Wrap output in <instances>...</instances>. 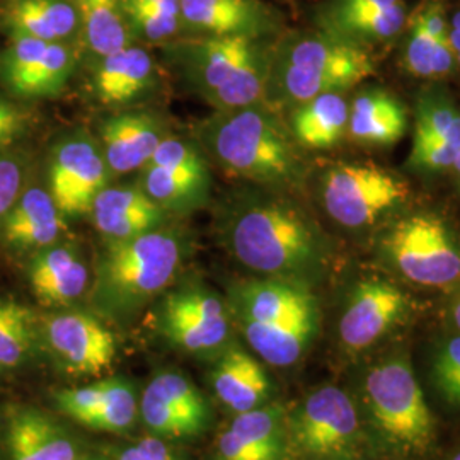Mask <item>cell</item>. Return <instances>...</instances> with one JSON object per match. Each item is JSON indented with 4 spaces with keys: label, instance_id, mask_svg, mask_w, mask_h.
<instances>
[{
    "label": "cell",
    "instance_id": "1",
    "mask_svg": "<svg viewBox=\"0 0 460 460\" xmlns=\"http://www.w3.org/2000/svg\"><path fill=\"white\" fill-rule=\"evenodd\" d=\"M217 229L230 254L264 279L311 287L326 273V234L296 201L263 190H239L220 201Z\"/></svg>",
    "mask_w": 460,
    "mask_h": 460
},
{
    "label": "cell",
    "instance_id": "2",
    "mask_svg": "<svg viewBox=\"0 0 460 460\" xmlns=\"http://www.w3.org/2000/svg\"><path fill=\"white\" fill-rule=\"evenodd\" d=\"M197 135L199 147L237 178L283 188L296 186L304 176L296 138L266 104L215 111Z\"/></svg>",
    "mask_w": 460,
    "mask_h": 460
},
{
    "label": "cell",
    "instance_id": "3",
    "mask_svg": "<svg viewBox=\"0 0 460 460\" xmlns=\"http://www.w3.org/2000/svg\"><path fill=\"white\" fill-rule=\"evenodd\" d=\"M377 72L370 49L336 36L294 34L271 49L264 104L296 108L326 93H346Z\"/></svg>",
    "mask_w": 460,
    "mask_h": 460
},
{
    "label": "cell",
    "instance_id": "4",
    "mask_svg": "<svg viewBox=\"0 0 460 460\" xmlns=\"http://www.w3.org/2000/svg\"><path fill=\"white\" fill-rule=\"evenodd\" d=\"M182 252L181 234L164 227L132 239L104 241L96 264V305L113 315H128L144 307L174 279Z\"/></svg>",
    "mask_w": 460,
    "mask_h": 460
},
{
    "label": "cell",
    "instance_id": "5",
    "mask_svg": "<svg viewBox=\"0 0 460 460\" xmlns=\"http://www.w3.org/2000/svg\"><path fill=\"white\" fill-rule=\"evenodd\" d=\"M362 394L368 423L384 444L401 456L427 454L435 418L408 357L376 363L363 377Z\"/></svg>",
    "mask_w": 460,
    "mask_h": 460
},
{
    "label": "cell",
    "instance_id": "6",
    "mask_svg": "<svg viewBox=\"0 0 460 460\" xmlns=\"http://www.w3.org/2000/svg\"><path fill=\"white\" fill-rule=\"evenodd\" d=\"M378 252L399 277L447 290L460 283V235L435 212L395 218L378 239Z\"/></svg>",
    "mask_w": 460,
    "mask_h": 460
},
{
    "label": "cell",
    "instance_id": "7",
    "mask_svg": "<svg viewBox=\"0 0 460 460\" xmlns=\"http://www.w3.org/2000/svg\"><path fill=\"white\" fill-rule=\"evenodd\" d=\"M326 214L341 227L363 230L399 214L411 199L410 184L376 164L329 165L319 181Z\"/></svg>",
    "mask_w": 460,
    "mask_h": 460
},
{
    "label": "cell",
    "instance_id": "8",
    "mask_svg": "<svg viewBox=\"0 0 460 460\" xmlns=\"http://www.w3.org/2000/svg\"><path fill=\"white\" fill-rule=\"evenodd\" d=\"M296 448L314 457H345L360 440V416L343 389L324 385L307 395L287 421Z\"/></svg>",
    "mask_w": 460,
    "mask_h": 460
},
{
    "label": "cell",
    "instance_id": "9",
    "mask_svg": "<svg viewBox=\"0 0 460 460\" xmlns=\"http://www.w3.org/2000/svg\"><path fill=\"white\" fill-rule=\"evenodd\" d=\"M110 178L102 148L89 133L66 135L49 154V195L68 220L91 212L96 197L110 186Z\"/></svg>",
    "mask_w": 460,
    "mask_h": 460
},
{
    "label": "cell",
    "instance_id": "10",
    "mask_svg": "<svg viewBox=\"0 0 460 460\" xmlns=\"http://www.w3.org/2000/svg\"><path fill=\"white\" fill-rule=\"evenodd\" d=\"M410 296L389 279H363L346 296L340 317V341L348 353H360L384 340L411 314Z\"/></svg>",
    "mask_w": 460,
    "mask_h": 460
},
{
    "label": "cell",
    "instance_id": "11",
    "mask_svg": "<svg viewBox=\"0 0 460 460\" xmlns=\"http://www.w3.org/2000/svg\"><path fill=\"white\" fill-rule=\"evenodd\" d=\"M263 40L246 36H203L174 49L184 83L212 108L234 77L263 49Z\"/></svg>",
    "mask_w": 460,
    "mask_h": 460
},
{
    "label": "cell",
    "instance_id": "12",
    "mask_svg": "<svg viewBox=\"0 0 460 460\" xmlns=\"http://www.w3.org/2000/svg\"><path fill=\"white\" fill-rule=\"evenodd\" d=\"M159 321L165 336L188 351L220 348L230 334L226 304L201 287H182L171 292L161 305Z\"/></svg>",
    "mask_w": 460,
    "mask_h": 460
},
{
    "label": "cell",
    "instance_id": "13",
    "mask_svg": "<svg viewBox=\"0 0 460 460\" xmlns=\"http://www.w3.org/2000/svg\"><path fill=\"white\" fill-rule=\"evenodd\" d=\"M41 334L70 372L94 376L115 360V334L91 314H53L41 323Z\"/></svg>",
    "mask_w": 460,
    "mask_h": 460
},
{
    "label": "cell",
    "instance_id": "14",
    "mask_svg": "<svg viewBox=\"0 0 460 460\" xmlns=\"http://www.w3.org/2000/svg\"><path fill=\"white\" fill-rule=\"evenodd\" d=\"M164 121L150 111H119L99 125V146L111 174L123 176L150 163L167 137Z\"/></svg>",
    "mask_w": 460,
    "mask_h": 460
},
{
    "label": "cell",
    "instance_id": "15",
    "mask_svg": "<svg viewBox=\"0 0 460 460\" xmlns=\"http://www.w3.org/2000/svg\"><path fill=\"white\" fill-rule=\"evenodd\" d=\"M232 309L241 324H277L319 311L311 287L287 279H249L234 287Z\"/></svg>",
    "mask_w": 460,
    "mask_h": 460
},
{
    "label": "cell",
    "instance_id": "16",
    "mask_svg": "<svg viewBox=\"0 0 460 460\" xmlns=\"http://www.w3.org/2000/svg\"><path fill=\"white\" fill-rule=\"evenodd\" d=\"M181 24L205 36L263 40L279 21L261 0H180Z\"/></svg>",
    "mask_w": 460,
    "mask_h": 460
},
{
    "label": "cell",
    "instance_id": "17",
    "mask_svg": "<svg viewBox=\"0 0 460 460\" xmlns=\"http://www.w3.org/2000/svg\"><path fill=\"white\" fill-rule=\"evenodd\" d=\"M66 230L68 218L57 208L49 190L28 186L0 220V241L16 251L36 252L60 243Z\"/></svg>",
    "mask_w": 460,
    "mask_h": 460
},
{
    "label": "cell",
    "instance_id": "18",
    "mask_svg": "<svg viewBox=\"0 0 460 460\" xmlns=\"http://www.w3.org/2000/svg\"><path fill=\"white\" fill-rule=\"evenodd\" d=\"M34 296L45 307H68L85 294L89 270L72 243H57L34 252L28 266Z\"/></svg>",
    "mask_w": 460,
    "mask_h": 460
},
{
    "label": "cell",
    "instance_id": "19",
    "mask_svg": "<svg viewBox=\"0 0 460 460\" xmlns=\"http://www.w3.org/2000/svg\"><path fill=\"white\" fill-rule=\"evenodd\" d=\"M410 128L404 102L382 87H362L349 101L346 135L365 147L395 146Z\"/></svg>",
    "mask_w": 460,
    "mask_h": 460
},
{
    "label": "cell",
    "instance_id": "20",
    "mask_svg": "<svg viewBox=\"0 0 460 460\" xmlns=\"http://www.w3.org/2000/svg\"><path fill=\"white\" fill-rule=\"evenodd\" d=\"M89 215L104 241L132 239L140 234L159 229L165 212L138 188L106 186L99 193Z\"/></svg>",
    "mask_w": 460,
    "mask_h": 460
},
{
    "label": "cell",
    "instance_id": "21",
    "mask_svg": "<svg viewBox=\"0 0 460 460\" xmlns=\"http://www.w3.org/2000/svg\"><path fill=\"white\" fill-rule=\"evenodd\" d=\"M154 83L155 66L147 49L130 45L96 58L93 85L102 104H128L148 93Z\"/></svg>",
    "mask_w": 460,
    "mask_h": 460
},
{
    "label": "cell",
    "instance_id": "22",
    "mask_svg": "<svg viewBox=\"0 0 460 460\" xmlns=\"http://www.w3.org/2000/svg\"><path fill=\"white\" fill-rule=\"evenodd\" d=\"M0 24L11 38L70 41L81 31L79 14L70 0H7Z\"/></svg>",
    "mask_w": 460,
    "mask_h": 460
},
{
    "label": "cell",
    "instance_id": "23",
    "mask_svg": "<svg viewBox=\"0 0 460 460\" xmlns=\"http://www.w3.org/2000/svg\"><path fill=\"white\" fill-rule=\"evenodd\" d=\"M215 394L230 411H252L266 406L271 395V382L261 363L241 348H230L217 363Z\"/></svg>",
    "mask_w": 460,
    "mask_h": 460
},
{
    "label": "cell",
    "instance_id": "24",
    "mask_svg": "<svg viewBox=\"0 0 460 460\" xmlns=\"http://www.w3.org/2000/svg\"><path fill=\"white\" fill-rule=\"evenodd\" d=\"M9 460H74L77 448L62 427L36 410L14 412L5 429Z\"/></svg>",
    "mask_w": 460,
    "mask_h": 460
},
{
    "label": "cell",
    "instance_id": "25",
    "mask_svg": "<svg viewBox=\"0 0 460 460\" xmlns=\"http://www.w3.org/2000/svg\"><path fill=\"white\" fill-rule=\"evenodd\" d=\"M247 345L263 360L275 367L298 362L317 334L319 311L302 314L277 324H241Z\"/></svg>",
    "mask_w": 460,
    "mask_h": 460
},
{
    "label": "cell",
    "instance_id": "26",
    "mask_svg": "<svg viewBox=\"0 0 460 460\" xmlns=\"http://www.w3.org/2000/svg\"><path fill=\"white\" fill-rule=\"evenodd\" d=\"M348 115L349 101L345 93H326L292 108L290 133L302 147H336L348 130Z\"/></svg>",
    "mask_w": 460,
    "mask_h": 460
},
{
    "label": "cell",
    "instance_id": "27",
    "mask_svg": "<svg viewBox=\"0 0 460 460\" xmlns=\"http://www.w3.org/2000/svg\"><path fill=\"white\" fill-rule=\"evenodd\" d=\"M87 49L99 58L133 45L132 28L121 0H74Z\"/></svg>",
    "mask_w": 460,
    "mask_h": 460
},
{
    "label": "cell",
    "instance_id": "28",
    "mask_svg": "<svg viewBox=\"0 0 460 460\" xmlns=\"http://www.w3.org/2000/svg\"><path fill=\"white\" fill-rule=\"evenodd\" d=\"M410 9L402 2L391 9L340 14V16H319L321 31L368 49L370 45H380L393 41L408 26Z\"/></svg>",
    "mask_w": 460,
    "mask_h": 460
},
{
    "label": "cell",
    "instance_id": "29",
    "mask_svg": "<svg viewBox=\"0 0 460 460\" xmlns=\"http://www.w3.org/2000/svg\"><path fill=\"white\" fill-rule=\"evenodd\" d=\"M210 176H182L161 167H144L138 188L164 212L186 214L201 208L210 197Z\"/></svg>",
    "mask_w": 460,
    "mask_h": 460
},
{
    "label": "cell",
    "instance_id": "30",
    "mask_svg": "<svg viewBox=\"0 0 460 460\" xmlns=\"http://www.w3.org/2000/svg\"><path fill=\"white\" fill-rule=\"evenodd\" d=\"M40 334L41 324L28 305L0 296V372L26 362Z\"/></svg>",
    "mask_w": 460,
    "mask_h": 460
},
{
    "label": "cell",
    "instance_id": "31",
    "mask_svg": "<svg viewBox=\"0 0 460 460\" xmlns=\"http://www.w3.org/2000/svg\"><path fill=\"white\" fill-rule=\"evenodd\" d=\"M77 66L74 49L66 41H51L33 70L17 84L19 98H51L60 94Z\"/></svg>",
    "mask_w": 460,
    "mask_h": 460
},
{
    "label": "cell",
    "instance_id": "32",
    "mask_svg": "<svg viewBox=\"0 0 460 460\" xmlns=\"http://www.w3.org/2000/svg\"><path fill=\"white\" fill-rule=\"evenodd\" d=\"M230 429L261 460H279L285 450L287 425L283 412L273 406L239 412Z\"/></svg>",
    "mask_w": 460,
    "mask_h": 460
},
{
    "label": "cell",
    "instance_id": "33",
    "mask_svg": "<svg viewBox=\"0 0 460 460\" xmlns=\"http://www.w3.org/2000/svg\"><path fill=\"white\" fill-rule=\"evenodd\" d=\"M460 108L442 85H428L416 96L414 137L412 140H431L444 137L459 116Z\"/></svg>",
    "mask_w": 460,
    "mask_h": 460
},
{
    "label": "cell",
    "instance_id": "34",
    "mask_svg": "<svg viewBox=\"0 0 460 460\" xmlns=\"http://www.w3.org/2000/svg\"><path fill=\"white\" fill-rule=\"evenodd\" d=\"M460 152V113L444 137L431 140H412L406 167L412 172L437 176L450 172Z\"/></svg>",
    "mask_w": 460,
    "mask_h": 460
},
{
    "label": "cell",
    "instance_id": "35",
    "mask_svg": "<svg viewBox=\"0 0 460 460\" xmlns=\"http://www.w3.org/2000/svg\"><path fill=\"white\" fill-rule=\"evenodd\" d=\"M148 385H152L159 394L164 395L174 406V410L195 429L197 435L203 431L208 420L207 402L190 378L178 372H163L152 378Z\"/></svg>",
    "mask_w": 460,
    "mask_h": 460
},
{
    "label": "cell",
    "instance_id": "36",
    "mask_svg": "<svg viewBox=\"0 0 460 460\" xmlns=\"http://www.w3.org/2000/svg\"><path fill=\"white\" fill-rule=\"evenodd\" d=\"M137 414L138 404L132 385L119 378H110L104 399L85 427L111 433L125 431L135 423Z\"/></svg>",
    "mask_w": 460,
    "mask_h": 460
},
{
    "label": "cell",
    "instance_id": "37",
    "mask_svg": "<svg viewBox=\"0 0 460 460\" xmlns=\"http://www.w3.org/2000/svg\"><path fill=\"white\" fill-rule=\"evenodd\" d=\"M429 380L444 402L460 408V334L442 338L431 353Z\"/></svg>",
    "mask_w": 460,
    "mask_h": 460
},
{
    "label": "cell",
    "instance_id": "38",
    "mask_svg": "<svg viewBox=\"0 0 460 460\" xmlns=\"http://www.w3.org/2000/svg\"><path fill=\"white\" fill-rule=\"evenodd\" d=\"M140 414L146 427L159 438H186L197 435L190 423L174 410V406L152 385H147L144 391Z\"/></svg>",
    "mask_w": 460,
    "mask_h": 460
},
{
    "label": "cell",
    "instance_id": "39",
    "mask_svg": "<svg viewBox=\"0 0 460 460\" xmlns=\"http://www.w3.org/2000/svg\"><path fill=\"white\" fill-rule=\"evenodd\" d=\"M146 167H161L182 176H210L207 161L197 146L172 135H167L159 144Z\"/></svg>",
    "mask_w": 460,
    "mask_h": 460
},
{
    "label": "cell",
    "instance_id": "40",
    "mask_svg": "<svg viewBox=\"0 0 460 460\" xmlns=\"http://www.w3.org/2000/svg\"><path fill=\"white\" fill-rule=\"evenodd\" d=\"M30 155L17 148H0V220L9 214L17 198L28 188Z\"/></svg>",
    "mask_w": 460,
    "mask_h": 460
},
{
    "label": "cell",
    "instance_id": "41",
    "mask_svg": "<svg viewBox=\"0 0 460 460\" xmlns=\"http://www.w3.org/2000/svg\"><path fill=\"white\" fill-rule=\"evenodd\" d=\"M51 41L34 38H11V45L0 58V75L7 89L13 93L43 57Z\"/></svg>",
    "mask_w": 460,
    "mask_h": 460
},
{
    "label": "cell",
    "instance_id": "42",
    "mask_svg": "<svg viewBox=\"0 0 460 460\" xmlns=\"http://www.w3.org/2000/svg\"><path fill=\"white\" fill-rule=\"evenodd\" d=\"M406 28L408 34L401 55L402 66L412 77L431 81V57L437 38L428 33L416 16L410 17Z\"/></svg>",
    "mask_w": 460,
    "mask_h": 460
},
{
    "label": "cell",
    "instance_id": "43",
    "mask_svg": "<svg viewBox=\"0 0 460 460\" xmlns=\"http://www.w3.org/2000/svg\"><path fill=\"white\" fill-rule=\"evenodd\" d=\"M108 384L110 378L83 387L62 389L55 395L57 406L60 411L66 412V416H70L77 423L85 425L93 418V414L98 411L108 391Z\"/></svg>",
    "mask_w": 460,
    "mask_h": 460
},
{
    "label": "cell",
    "instance_id": "44",
    "mask_svg": "<svg viewBox=\"0 0 460 460\" xmlns=\"http://www.w3.org/2000/svg\"><path fill=\"white\" fill-rule=\"evenodd\" d=\"M128 17L133 38L147 43H159L178 33L181 26L180 17L165 16L147 7H123Z\"/></svg>",
    "mask_w": 460,
    "mask_h": 460
},
{
    "label": "cell",
    "instance_id": "45",
    "mask_svg": "<svg viewBox=\"0 0 460 460\" xmlns=\"http://www.w3.org/2000/svg\"><path fill=\"white\" fill-rule=\"evenodd\" d=\"M28 116L13 102L0 98V148L13 147L17 138L26 132Z\"/></svg>",
    "mask_w": 460,
    "mask_h": 460
},
{
    "label": "cell",
    "instance_id": "46",
    "mask_svg": "<svg viewBox=\"0 0 460 460\" xmlns=\"http://www.w3.org/2000/svg\"><path fill=\"white\" fill-rule=\"evenodd\" d=\"M119 460H181L159 437L142 438L125 448Z\"/></svg>",
    "mask_w": 460,
    "mask_h": 460
},
{
    "label": "cell",
    "instance_id": "47",
    "mask_svg": "<svg viewBox=\"0 0 460 460\" xmlns=\"http://www.w3.org/2000/svg\"><path fill=\"white\" fill-rule=\"evenodd\" d=\"M404 0H329L323 7L319 16H340V14H357L391 9Z\"/></svg>",
    "mask_w": 460,
    "mask_h": 460
},
{
    "label": "cell",
    "instance_id": "48",
    "mask_svg": "<svg viewBox=\"0 0 460 460\" xmlns=\"http://www.w3.org/2000/svg\"><path fill=\"white\" fill-rule=\"evenodd\" d=\"M423 24L428 33L437 40L448 38L450 19L445 14V7L440 0H428L427 4L414 14Z\"/></svg>",
    "mask_w": 460,
    "mask_h": 460
},
{
    "label": "cell",
    "instance_id": "49",
    "mask_svg": "<svg viewBox=\"0 0 460 460\" xmlns=\"http://www.w3.org/2000/svg\"><path fill=\"white\" fill-rule=\"evenodd\" d=\"M457 58L454 49L450 45L448 38L437 40L435 49H433V57H431V81H445L447 77L454 75L457 70Z\"/></svg>",
    "mask_w": 460,
    "mask_h": 460
},
{
    "label": "cell",
    "instance_id": "50",
    "mask_svg": "<svg viewBox=\"0 0 460 460\" xmlns=\"http://www.w3.org/2000/svg\"><path fill=\"white\" fill-rule=\"evenodd\" d=\"M220 460H261L232 429H226L217 442Z\"/></svg>",
    "mask_w": 460,
    "mask_h": 460
},
{
    "label": "cell",
    "instance_id": "51",
    "mask_svg": "<svg viewBox=\"0 0 460 460\" xmlns=\"http://www.w3.org/2000/svg\"><path fill=\"white\" fill-rule=\"evenodd\" d=\"M121 2H123V7H147L152 11L163 13L165 16L181 19L180 0H121Z\"/></svg>",
    "mask_w": 460,
    "mask_h": 460
},
{
    "label": "cell",
    "instance_id": "52",
    "mask_svg": "<svg viewBox=\"0 0 460 460\" xmlns=\"http://www.w3.org/2000/svg\"><path fill=\"white\" fill-rule=\"evenodd\" d=\"M448 40H450V45H452L454 53H456V58H457V66L460 68V11L450 17Z\"/></svg>",
    "mask_w": 460,
    "mask_h": 460
},
{
    "label": "cell",
    "instance_id": "53",
    "mask_svg": "<svg viewBox=\"0 0 460 460\" xmlns=\"http://www.w3.org/2000/svg\"><path fill=\"white\" fill-rule=\"evenodd\" d=\"M450 321H452V326L456 329V332L460 334V290L450 304Z\"/></svg>",
    "mask_w": 460,
    "mask_h": 460
},
{
    "label": "cell",
    "instance_id": "54",
    "mask_svg": "<svg viewBox=\"0 0 460 460\" xmlns=\"http://www.w3.org/2000/svg\"><path fill=\"white\" fill-rule=\"evenodd\" d=\"M450 172L454 174V180H456V186H457V190H459L460 193V152L459 155H457V159H456V163L452 165V169H450Z\"/></svg>",
    "mask_w": 460,
    "mask_h": 460
},
{
    "label": "cell",
    "instance_id": "55",
    "mask_svg": "<svg viewBox=\"0 0 460 460\" xmlns=\"http://www.w3.org/2000/svg\"><path fill=\"white\" fill-rule=\"evenodd\" d=\"M450 460H460V448L456 452V454H454V456H452V459Z\"/></svg>",
    "mask_w": 460,
    "mask_h": 460
},
{
    "label": "cell",
    "instance_id": "56",
    "mask_svg": "<svg viewBox=\"0 0 460 460\" xmlns=\"http://www.w3.org/2000/svg\"><path fill=\"white\" fill-rule=\"evenodd\" d=\"M74 460H91V459H79V457H75Z\"/></svg>",
    "mask_w": 460,
    "mask_h": 460
}]
</instances>
